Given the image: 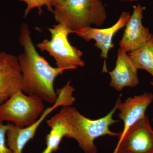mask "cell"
I'll return each instance as SVG.
<instances>
[{"instance_id": "cell-1", "label": "cell", "mask_w": 153, "mask_h": 153, "mask_svg": "<svg viewBox=\"0 0 153 153\" xmlns=\"http://www.w3.org/2000/svg\"><path fill=\"white\" fill-rule=\"evenodd\" d=\"M19 39L23 48V52L17 57L22 74V91L54 104L57 97L54 82L66 69L52 67L40 55L33 44L30 28L26 23L21 26Z\"/></svg>"}, {"instance_id": "cell-2", "label": "cell", "mask_w": 153, "mask_h": 153, "mask_svg": "<svg viewBox=\"0 0 153 153\" xmlns=\"http://www.w3.org/2000/svg\"><path fill=\"white\" fill-rule=\"evenodd\" d=\"M120 97L121 96L109 113L97 120L85 117L71 106L63 107L59 112L66 117L69 127L66 137L75 140L84 153H97L94 143L96 139L105 135L118 137L120 134V132L111 131L109 127L118 122L113 117L121 101Z\"/></svg>"}, {"instance_id": "cell-3", "label": "cell", "mask_w": 153, "mask_h": 153, "mask_svg": "<svg viewBox=\"0 0 153 153\" xmlns=\"http://www.w3.org/2000/svg\"><path fill=\"white\" fill-rule=\"evenodd\" d=\"M54 8L55 21L74 33L91 25L100 27L107 19L106 9L101 0H65Z\"/></svg>"}, {"instance_id": "cell-4", "label": "cell", "mask_w": 153, "mask_h": 153, "mask_svg": "<svg viewBox=\"0 0 153 153\" xmlns=\"http://www.w3.org/2000/svg\"><path fill=\"white\" fill-rule=\"evenodd\" d=\"M48 30L51 39L43 40L37 47L42 52H48L55 59L57 67L68 70L85 66L82 51L71 45L68 41V35L74 33V31L61 23L48 28Z\"/></svg>"}, {"instance_id": "cell-5", "label": "cell", "mask_w": 153, "mask_h": 153, "mask_svg": "<svg viewBox=\"0 0 153 153\" xmlns=\"http://www.w3.org/2000/svg\"><path fill=\"white\" fill-rule=\"evenodd\" d=\"M45 109L40 97L20 91L0 105V120L24 128L35 123Z\"/></svg>"}, {"instance_id": "cell-6", "label": "cell", "mask_w": 153, "mask_h": 153, "mask_svg": "<svg viewBox=\"0 0 153 153\" xmlns=\"http://www.w3.org/2000/svg\"><path fill=\"white\" fill-rule=\"evenodd\" d=\"M75 91L68 81L61 88L56 90L57 97L52 106L46 108L40 117L35 123L24 128H20L13 124L9 123L7 133V141L8 146L13 153H22L25 147L36 135L37 130L44 120L57 108L60 106H71L76 99L73 96Z\"/></svg>"}, {"instance_id": "cell-7", "label": "cell", "mask_w": 153, "mask_h": 153, "mask_svg": "<svg viewBox=\"0 0 153 153\" xmlns=\"http://www.w3.org/2000/svg\"><path fill=\"white\" fill-rule=\"evenodd\" d=\"M118 137L114 153H153V130L146 115Z\"/></svg>"}, {"instance_id": "cell-8", "label": "cell", "mask_w": 153, "mask_h": 153, "mask_svg": "<svg viewBox=\"0 0 153 153\" xmlns=\"http://www.w3.org/2000/svg\"><path fill=\"white\" fill-rule=\"evenodd\" d=\"M131 15V14L129 12L124 11L122 13L117 22L111 27L104 29L88 27L77 30L74 33L87 42L91 40L95 41L94 45L100 49V57L105 60L103 72H106L108 70L106 60L110 50L114 46L113 42L114 37L118 31L126 27Z\"/></svg>"}, {"instance_id": "cell-9", "label": "cell", "mask_w": 153, "mask_h": 153, "mask_svg": "<svg viewBox=\"0 0 153 153\" xmlns=\"http://www.w3.org/2000/svg\"><path fill=\"white\" fill-rule=\"evenodd\" d=\"M144 10V8L141 5L134 6L132 13L126 25L119 46L127 53L139 49L153 36L149 28L143 25Z\"/></svg>"}, {"instance_id": "cell-10", "label": "cell", "mask_w": 153, "mask_h": 153, "mask_svg": "<svg viewBox=\"0 0 153 153\" xmlns=\"http://www.w3.org/2000/svg\"><path fill=\"white\" fill-rule=\"evenodd\" d=\"M22 91V74L18 58L0 52V105Z\"/></svg>"}, {"instance_id": "cell-11", "label": "cell", "mask_w": 153, "mask_h": 153, "mask_svg": "<svg viewBox=\"0 0 153 153\" xmlns=\"http://www.w3.org/2000/svg\"><path fill=\"white\" fill-rule=\"evenodd\" d=\"M137 70L128 53L120 48L114 68L106 71L111 78L110 85L117 91L125 87H135L139 83Z\"/></svg>"}, {"instance_id": "cell-12", "label": "cell", "mask_w": 153, "mask_h": 153, "mask_svg": "<svg viewBox=\"0 0 153 153\" xmlns=\"http://www.w3.org/2000/svg\"><path fill=\"white\" fill-rule=\"evenodd\" d=\"M153 101V94L148 92L129 97L123 102L120 101L118 107L120 111L119 117L123 121L124 128L119 136L124 134L131 126L146 115V111Z\"/></svg>"}, {"instance_id": "cell-13", "label": "cell", "mask_w": 153, "mask_h": 153, "mask_svg": "<svg viewBox=\"0 0 153 153\" xmlns=\"http://www.w3.org/2000/svg\"><path fill=\"white\" fill-rule=\"evenodd\" d=\"M47 123L50 131L46 137V148L53 153L58 150L63 138L68 134L69 125L60 112L47 120Z\"/></svg>"}, {"instance_id": "cell-14", "label": "cell", "mask_w": 153, "mask_h": 153, "mask_svg": "<svg viewBox=\"0 0 153 153\" xmlns=\"http://www.w3.org/2000/svg\"><path fill=\"white\" fill-rule=\"evenodd\" d=\"M128 54L138 70H145L153 77V36L141 47Z\"/></svg>"}, {"instance_id": "cell-15", "label": "cell", "mask_w": 153, "mask_h": 153, "mask_svg": "<svg viewBox=\"0 0 153 153\" xmlns=\"http://www.w3.org/2000/svg\"><path fill=\"white\" fill-rule=\"evenodd\" d=\"M25 2L27 4V7L25 10L24 17H26L32 9L38 8L39 13L40 15L42 13V7L46 6L49 12L53 13L54 10L50 5V0H20Z\"/></svg>"}, {"instance_id": "cell-16", "label": "cell", "mask_w": 153, "mask_h": 153, "mask_svg": "<svg viewBox=\"0 0 153 153\" xmlns=\"http://www.w3.org/2000/svg\"><path fill=\"white\" fill-rule=\"evenodd\" d=\"M0 120V153H13L7 144V133L9 128V124Z\"/></svg>"}, {"instance_id": "cell-17", "label": "cell", "mask_w": 153, "mask_h": 153, "mask_svg": "<svg viewBox=\"0 0 153 153\" xmlns=\"http://www.w3.org/2000/svg\"><path fill=\"white\" fill-rule=\"evenodd\" d=\"M65 1V0H50V5L52 8L53 7H55L56 6L62 4Z\"/></svg>"}, {"instance_id": "cell-18", "label": "cell", "mask_w": 153, "mask_h": 153, "mask_svg": "<svg viewBox=\"0 0 153 153\" xmlns=\"http://www.w3.org/2000/svg\"><path fill=\"white\" fill-rule=\"evenodd\" d=\"M118 1H127L132 2L139 1H146V0H118Z\"/></svg>"}, {"instance_id": "cell-19", "label": "cell", "mask_w": 153, "mask_h": 153, "mask_svg": "<svg viewBox=\"0 0 153 153\" xmlns=\"http://www.w3.org/2000/svg\"><path fill=\"white\" fill-rule=\"evenodd\" d=\"M41 153H52L51 151L48 150V149H47V148H45V149H44V150H43V152H42Z\"/></svg>"}, {"instance_id": "cell-20", "label": "cell", "mask_w": 153, "mask_h": 153, "mask_svg": "<svg viewBox=\"0 0 153 153\" xmlns=\"http://www.w3.org/2000/svg\"><path fill=\"white\" fill-rule=\"evenodd\" d=\"M150 84H151V85H153V79H152V81H150ZM152 120L153 121V115L152 117Z\"/></svg>"}]
</instances>
